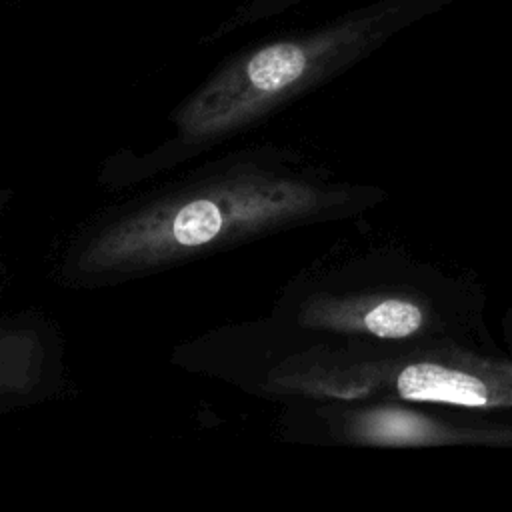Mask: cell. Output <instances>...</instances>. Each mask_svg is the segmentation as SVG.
<instances>
[{
  "instance_id": "obj_1",
  "label": "cell",
  "mask_w": 512,
  "mask_h": 512,
  "mask_svg": "<svg viewBox=\"0 0 512 512\" xmlns=\"http://www.w3.org/2000/svg\"><path fill=\"white\" fill-rule=\"evenodd\" d=\"M386 198L306 152L250 142L122 192L72 224L48 254L62 290L150 278L282 232L340 222Z\"/></svg>"
},
{
  "instance_id": "obj_2",
  "label": "cell",
  "mask_w": 512,
  "mask_h": 512,
  "mask_svg": "<svg viewBox=\"0 0 512 512\" xmlns=\"http://www.w3.org/2000/svg\"><path fill=\"white\" fill-rule=\"evenodd\" d=\"M484 306L482 288L464 276L396 246H370L314 260L280 288L268 312L334 356L326 400L350 364L438 346L492 348Z\"/></svg>"
},
{
  "instance_id": "obj_3",
  "label": "cell",
  "mask_w": 512,
  "mask_h": 512,
  "mask_svg": "<svg viewBox=\"0 0 512 512\" xmlns=\"http://www.w3.org/2000/svg\"><path fill=\"white\" fill-rule=\"evenodd\" d=\"M416 8V0H388L230 54L172 108L168 136L110 152L96 184L122 194L212 154L366 58Z\"/></svg>"
},
{
  "instance_id": "obj_4",
  "label": "cell",
  "mask_w": 512,
  "mask_h": 512,
  "mask_svg": "<svg viewBox=\"0 0 512 512\" xmlns=\"http://www.w3.org/2000/svg\"><path fill=\"white\" fill-rule=\"evenodd\" d=\"M490 412L398 398H356L282 406L280 440L338 448H512V422Z\"/></svg>"
},
{
  "instance_id": "obj_5",
  "label": "cell",
  "mask_w": 512,
  "mask_h": 512,
  "mask_svg": "<svg viewBox=\"0 0 512 512\" xmlns=\"http://www.w3.org/2000/svg\"><path fill=\"white\" fill-rule=\"evenodd\" d=\"M398 398L474 412H512V360L482 346H438L342 368L330 400Z\"/></svg>"
},
{
  "instance_id": "obj_6",
  "label": "cell",
  "mask_w": 512,
  "mask_h": 512,
  "mask_svg": "<svg viewBox=\"0 0 512 512\" xmlns=\"http://www.w3.org/2000/svg\"><path fill=\"white\" fill-rule=\"evenodd\" d=\"M68 388L58 320L38 306L0 312V414L52 402Z\"/></svg>"
},
{
  "instance_id": "obj_7",
  "label": "cell",
  "mask_w": 512,
  "mask_h": 512,
  "mask_svg": "<svg viewBox=\"0 0 512 512\" xmlns=\"http://www.w3.org/2000/svg\"><path fill=\"white\" fill-rule=\"evenodd\" d=\"M304 0H246L238 4L226 18H222L200 42L202 44H214L224 40L226 36H232L244 28L256 26L258 22H264L272 16H278L296 4Z\"/></svg>"
},
{
  "instance_id": "obj_8",
  "label": "cell",
  "mask_w": 512,
  "mask_h": 512,
  "mask_svg": "<svg viewBox=\"0 0 512 512\" xmlns=\"http://www.w3.org/2000/svg\"><path fill=\"white\" fill-rule=\"evenodd\" d=\"M16 192L14 188L0 184V294L8 288L10 284V270H8V262H6V254H4V246H2V222L8 216V212L12 210Z\"/></svg>"
},
{
  "instance_id": "obj_9",
  "label": "cell",
  "mask_w": 512,
  "mask_h": 512,
  "mask_svg": "<svg viewBox=\"0 0 512 512\" xmlns=\"http://www.w3.org/2000/svg\"><path fill=\"white\" fill-rule=\"evenodd\" d=\"M12 2H14V4H18V2H22V0H12Z\"/></svg>"
}]
</instances>
